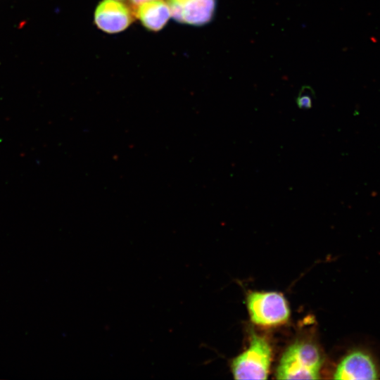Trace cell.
Segmentation results:
<instances>
[{"label":"cell","instance_id":"6da1fadb","mask_svg":"<svg viewBox=\"0 0 380 380\" xmlns=\"http://www.w3.org/2000/svg\"><path fill=\"white\" fill-rule=\"evenodd\" d=\"M323 360L313 344L297 341L283 353L276 372L277 379H318Z\"/></svg>","mask_w":380,"mask_h":380},{"label":"cell","instance_id":"7a4b0ae2","mask_svg":"<svg viewBox=\"0 0 380 380\" xmlns=\"http://www.w3.org/2000/svg\"><path fill=\"white\" fill-rule=\"evenodd\" d=\"M271 359L268 341L263 336L253 334L248 348L232 362L233 376L235 379H266Z\"/></svg>","mask_w":380,"mask_h":380},{"label":"cell","instance_id":"3957f363","mask_svg":"<svg viewBox=\"0 0 380 380\" xmlns=\"http://www.w3.org/2000/svg\"><path fill=\"white\" fill-rule=\"evenodd\" d=\"M247 306L251 319L260 326L282 324L290 315L286 300L277 292H252L248 296Z\"/></svg>","mask_w":380,"mask_h":380},{"label":"cell","instance_id":"277c9868","mask_svg":"<svg viewBox=\"0 0 380 380\" xmlns=\"http://www.w3.org/2000/svg\"><path fill=\"white\" fill-rule=\"evenodd\" d=\"M380 371L372 355L362 349L347 353L339 362L334 379L343 380H373L379 378Z\"/></svg>","mask_w":380,"mask_h":380},{"label":"cell","instance_id":"5b68a950","mask_svg":"<svg viewBox=\"0 0 380 380\" xmlns=\"http://www.w3.org/2000/svg\"><path fill=\"white\" fill-rule=\"evenodd\" d=\"M132 21V11L119 0H103L96 8L94 23L105 32L113 34L122 32Z\"/></svg>","mask_w":380,"mask_h":380},{"label":"cell","instance_id":"8992f818","mask_svg":"<svg viewBox=\"0 0 380 380\" xmlns=\"http://www.w3.org/2000/svg\"><path fill=\"white\" fill-rule=\"evenodd\" d=\"M167 4L176 21L196 26L212 20L216 5L215 0H167Z\"/></svg>","mask_w":380,"mask_h":380},{"label":"cell","instance_id":"52a82bcc","mask_svg":"<svg viewBox=\"0 0 380 380\" xmlns=\"http://www.w3.org/2000/svg\"><path fill=\"white\" fill-rule=\"evenodd\" d=\"M135 15L141 24L151 31L160 30L171 16L169 5L163 0H152L135 8Z\"/></svg>","mask_w":380,"mask_h":380},{"label":"cell","instance_id":"ba28073f","mask_svg":"<svg viewBox=\"0 0 380 380\" xmlns=\"http://www.w3.org/2000/svg\"><path fill=\"white\" fill-rule=\"evenodd\" d=\"M313 91L311 88L304 87L302 89L296 99V103L300 109H309L312 106Z\"/></svg>","mask_w":380,"mask_h":380},{"label":"cell","instance_id":"9c48e42d","mask_svg":"<svg viewBox=\"0 0 380 380\" xmlns=\"http://www.w3.org/2000/svg\"><path fill=\"white\" fill-rule=\"evenodd\" d=\"M134 9L140 4L152 0H129Z\"/></svg>","mask_w":380,"mask_h":380},{"label":"cell","instance_id":"30bf717a","mask_svg":"<svg viewBox=\"0 0 380 380\" xmlns=\"http://www.w3.org/2000/svg\"><path fill=\"white\" fill-rule=\"evenodd\" d=\"M120 1V0H119Z\"/></svg>","mask_w":380,"mask_h":380}]
</instances>
